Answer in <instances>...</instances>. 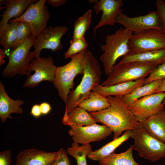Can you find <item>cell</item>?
I'll return each instance as SVG.
<instances>
[{"instance_id": "29", "label": "cell", "mask_w": 165, "mask_h": 165, "mask_svg": "<svg viewBox=\"0 0 165 165\" xmlns=\"http://www.w3.org/2000/svg\"><path fill=\"white\" fill-rule=\"evenodd\" d=\"M92 13V10L89 9L82 16L76 20L73 25L72 39L84 36V34L89 29L91 24Z\"/></svg>"}, {"instance_id": "3", "label": "cell", "mask_w": 165, "mask_h": 165, "mask_svg": "<svg viewBox=\"0 0 165 165\" xmlns=\"http://www.w3.org/2000/svg\"><path fill=\"white\" fill-rule=\"evenodd\" d=\"M133 34L132 32L121 28L114 33L107 36L105 44L101 47L104 53L100 58L106 75L110 73L119 58L129 53L128 42Z\"/></svg>"}, {"instance_id": "38", "label": "cell", "mask_w": 165, "mask_h": 165, "mask_svg": "<svg viewBox=\"0 0 165 165\" xmlns=\"http://www.w3.org/2000/svg\"><path fill=\"white\" fill-rule=\"evenodd\" d=\"M66 0H48L49 4L54 7H58L65 3Z\"/></svg>"}, {"instance_id": "19", "label": "cell", "mask_w": 165, "mask_h": 165, "mask_svg": "<svg viewBox=\"0 0 165 165\" xmlns=\"http://www.w3.org/2000/svg\"><path fill=\"white\" fill-rule=\"evenodd\" d=\"M141 128L165 144V114L163 112L140 122Z\"/></svg>"}, {"instance_id": "1", "label": "cell", "mask_w": 165, "mask_h": 165, "mask_svg": "<svg viewBox=\"0 0 165 165\" xmlns=\"http://www.w3.org/2000/svg\"><path fill=\"white\" fill-rule=\"evenodd\" d=\"M107 98L110 103L108 108L89 113L96 122L102 123L110 128L113 133V139L120 136L125 131L141 128L140 123L124 103L123 97L111 96Z\"/></svg>"}, {"instance_id": "9", "label": "cell", "mask_w": 165, "mask_h": 165, "mask_svg": "<svg viewBox=\"0 0 165 165\" xmlns=\"http://www.w3.org/2000/svg\"><path fill=\"white\" fill-rule=\"evenodd\" d=\"M46 0H39L31 3L20 17L11 20L9 23L23 21L29 24L32 35L36 38L46 28L51 14L45 5Z\"/></svg>"}, {"instance_id": "14", "label": "cell", "mask_w": 165, "mask_h": 165, "mask_svg": "<svg viewBox=\"0 0 165 165\" xmlns=\"http://www.w3.org/2000/svg\"><path fill=\"white\" fill-rule=\"evenodd\" d=\"M69 29L62 26L46 27L35 40L33 45L35 57H40L41 52L43 49H48L55 52L62 49L61 39Z\"/></svg>"}, {"instance_id": "10", "label": "cell", "mask_w": 165, "mask_h": 165, "mask_svg": "<svg viewBox=\"0 0 165 165\" xmlns=\"http://www.w3.org/2000/svg\"><path fill=\"white\" fill-rule=\"evenodd\" d=\"M165 92H159L145 96L134 101L128 106L130 112L139 122L163 111L162 104Z\"/></svg>"}, {"instance_id": "15", "label": "cell", "mask_w": 165, "mask_h": 165, "mask_svg": "<svg viewBox=\"0 0 165 165\" xmlns=\"http://www.w3.org/2000/svg\"><path fill=\"white\" fill-rule=\"evenodd\" d=\"M123 4L121 0H100L94 4L93 9L96 14L102 12L99 22L93 28L95 37L98 28L106 25H114L116 17L122 13L121 8Z\"/></svg>"}, {"instance_id": "27", "label": "cell", "mask_w": 165, "mask_h": 165, "mask_svg": "<svg viewBox=\"0 0 165 165\" xmlns=\"http://www.w3.org/2000/svg\"><path fill=\"white\" fill-rule=\"evenodd\" d=\"M19 22L9 23L0 31V44L4 49H11L16 39Z\"/></svg>"}, {"instance_id": "32", "label": "cell", "mask_w": 165, "mask_h": 165, "mask_svg": "<svg viewBox=\"0 0 165 165\" xmlns=\"http://www.w3.org/2000/svg\"><path fill=\"white\" fill-rule=\"evenodd\" d=\"M165 78V62L157 66L145 78L144 85Z\"/></svg>"}, {"instance_id": "34", "label": "cell", "mask_w": 165, "mask_h": 165, "mask_svg": "<svg viewBox=\"0 0 165 165\" xmlns=\"http://www.w3.org/2000/svg\"><path fill=\"white\" fill-rule=\"evenodd\" d=\"M156 6V11L162 24V30L165 32V2L162 0H157Z\"/></svg>"}, {"instance_id": "24", "label": "cell", "mask_w": 165, "mask_h": 165, "mask_svg": "<svg viewBox=\"0 0 165 165\" xmlns=\"http://www.w3.org/2000/svg\"><path fill=\"white\" fill-rule=\"evenodd\" d=\"M67 122L81 126H88L96 124V122L89 113L78 106L68 114H64L62 123Z\"/></svg>"}, {"instance_id": "25", "label": "cell", "mask_w": 165, "mask_h": 165, "mask_svg": "<svg viewBox=\"0 0 165 165\" xmlns=\"http://www.w3.org/2000/svg\"><path fill=\"white\" fill-rule=\"evenodd\" d=\"M133 145L125 151L118 154L113 153L101 161L100 165H140L134 160L133 155Z\"/></svg>"}, {"instance_id": "13", "label": "cell", "mask_w": 165, "mask_h": 165, "mask_svg": "<svg viewBox=\"0 0 165 165\" xmlns=\"http://www.w3.org/2000/svg\"><path fill=\"white\" fill-rule=\"evenodd\" d=\"M116 23L122 25L124 28L133 33L150 29H162L157 11H150L147 14L135 17H129L123 13L116 18Z\"/></svg>"}, {"instance_id": "35", "label": "cell", "mask_w": 165, "mask_h": 165, "mask_svg": "<svg viewBox=\"0 0 165 165\" xmlns=\"http://www.w3.org/2000/svg\"><path fill=\"white\" fill-rule=\"evenodd\" d=\"M11 153L10 150L0 152V165H10L11 163Z\"/></svg>"}, {"instance_id": "5", "label": "cell", "mask_w": 165, "mask_h": 165, "mask_svg": "<svg viewBox=\"0 0 165 165\" xmlns=\"http://www.w3.org/2000/svg\"><path fill=\"white\" fill-rule=\"evenodd\" d=\"M158 65L154 63L132 61L115 65L106 80L100 85L109 86L144 79Z\"/></svg>"}, {"instance_id": "42", "label": "cell", "mask_w": 165, "mask_h": 165, "mask_svg": "<svg viewBox=\"0 0 165 165\" xmlns=\"http://www.w3.org/2000/svg\"><path fill=\"white\" fill-rule=\"evenodd\" d=\"M162 104L164 105H165V98L163 99L162 102Z\"/></svg>"}, {"instance_id": "18", "label": "cell", "mask_w": 165, "mask_h": 165, "mask_svg": "<svg viewBox=\"0 0 165 165\" xmlns=\"http://www.w3.org/2000/svg\"><path fill=\"white\" fill-rule=\"evenodd\" d=\"M37 0H7L4 10H2L1 15L2 19L0 22V31L9 24L10 19L20 17L27 8L32 3L36 2Z\"/></svg>"}, {"instance_id": "17", "label": "cell", "mask_w": 165, "mask_h": 165, "mask_svg": "<svg viewBox=\"0 0 165 165\" xmlns=\"http://www.w3.org/2000/svg\"><path fill=\"white\" fill-rule=\"evenodd\" d=\"M145 80V79L125 82L109 86H102L98 84L95 86L92 91L97 92L105 97L111 96L123 97L144 85Z\"/></svg>"}, {"instance_id": "11", "label": "cell", "mask_w": 165, "mask_h": 165, "mask_svg": "<svg viewBox=\"0 0 165 165\" xmlns=\"http://www.w3.org/2000/svg\"><path fill=\"white\" fill-rule=\"evenodd\" d=\"M63 124L71 127L68 133L74 142L82 145L101 141L110 135L112 133L110 128L105 125H101L96 124L81 126L68 122Z\"/></svg>"}, {"instance_id": "2", "label": "cell", "mask_w": 165, "mask_h": 165, "mask_svg": "<svg viewBox=\"0 0 165 165\" xmlns=\"http://www.w3.org/2000/svg\"><path fill=\"white\" fill-rule=\"evenodd\" d=\"M84 73L82 80L75 89L68 96L64 114H68L83 100L87 97L93 88L99 84L101 72L98 62L87 50L84 63Z\"/></svg>"}, {"instance_id": "22", "label": "cell", "mask_w": 165, "mask_h": 165, "mask_svg": "<svg viewBox=\"0 0 165 165\" xmlns=\"http://www.w3.org/2000/svg\"><path fill=\"white\" fill-rule=\"evenodd\" d=\"M131 130L126 131L120 136L114 139L100 148L90 152L87 155L90 159L100 161L109 155L114 153L115 149L130 138Z\"/></svg>"}, {"instance_id": "21", "label": "cell", "mask_w": 165, "mask_h": 165, "mask_svg": "<svg viewBox=\"0 0 165 165\" xmlns=\"http://www.w3.org/2000/svg\"><path fill=\"white\" fill-rule=\"evenodd\" d=\"M132 61L154 63L158 65L165 62V48L137 54H128L123 57L118 63Z\"/></svg>"}, {"instance_id": "28", "label": "cell", "mask_w": 165, "mask_h": 165, "mask_svg": "<svg viewBox=\"0 0 165 165\" xmlns=\"http://www.w3.org/2000/svg\"><path fill=\"white\" fill-rule=\"evenodd\" d=\"M91 151V146L90 144L79 146L74 142L67 149L68 153L75 159L77 165H87L86 157Z\"/></svg>"}, {"instance_id": "30", "label": "cell", "mask_w": 165, "mask_h": 165, "mask_svg": "<svg viewBox=\"0 0 165 165\" xmlns=\"http://www.w3.org/2000/svg\"><path fill=\"white\" fill-rule=\"evenodd\" d=\"M31 28L29 23L19 21L17 28V36L16 40L11 48L12 51L16 49L32 35Z\"/></svg>"}, {"instance_id": "16", "label": "cell", "mask_w": 165, "mask_h": 165, "mask_svg": "<svg viewBox=\"0 0 165 165\" xmlns=\"http://www.w3.org/2000/svg\"><path fill=\"white\" fill-rule=\"evenodd\" d=\"M58 152H46L31 148L20 152L15 165H52L56 159Z\"/></svg>"}, {"instance_id": "39", "label": "cell", "mask_w": 165, "mask_h": 165, "mask_svg": "<svg viewBox=\"0 0 165 165\" xmlns=\"http://www.w3.org/2000/svg\"><path fill=\"white\" fill-rule=\"evenodd\" d=\"M6 52L4 49H0V65L4 64L5 61L4 58L5 57Z\"/></svg>"}, {"instance_id": "36", "label": "cell", "mask_w": 165, "mask_h": 165, "mask_svg": "<svg viewBox=\"0 0 165 165\" xmlns=\"http://www.w3.org/2000/svg\"><path fill=\"white\" fill-rule=\"evenodd\" d=\"M30 114L36 118L40 116L42 114L40 105L38 104L34 105L31 108Z\"/></svg>"}, {"instance_id": "20", "label": "cell", "mask_w": 165, "mask_h": 165, "mask_svg": "<svg viewBox=\"0 0 165 165\" xmlns=\"http://www.w3.org/2000/svg\"><path fill=\"white\" fill-rule=\"evenodd\" d=\"M24 104L22 100H13L7 94L2 82H0V118L2 123H5L12 113L22 114L23 110L20 106Z\"/></svg>"}, {"instance_id": "40", "label": "cell", "mask_w": 165, "mask_h": 165, "mask_svg": "<svg viewBox=\"0 0 165 165\" xmlns=\"http://www.w3.org/2000/svg\"><path fill=\"white\" fill-rule=\"evenodd\" d=\"M159 92H165V78L163 79L160 86L157 90L156 93Z\"/></svg>"}, {"instance_id": "43", "label": "cell", "mask_w": 165, "mask_h": 165, "mask_svg": "<svg viewBox=\"0 0 165 165\" xmlns=\"http://www.w3.org/2000/svg\"><path fill=\"white\" fill-rule=\"evenodd\" d=\"M164 113L165 114V109H164L163 110V111Z\"/></svg>"}, {"instance_id": "41", "label": "cell", "mask_w": 165, "mask_h": 165, "mask_svg": "<svg viewBox=\"0 0 165 165\" xmlns=\"http://www.w3.org/2000/svg\"><path fill=\"white\" fill-rule=\"evenodd\" d=\"M99 0H90L88 1V2L89 3H95L97 2Z\"/></svg>"}, {"instance_id": "6", "label": "cell", "mask_w": 165, "mask_h": 165, "mask_svg": "<svg viewBox=\"0 0 165 165\" xmlns=\"http://www.w3.org/2000/svg\"><path fill=\"white\" fill-rule=\"evenodd\" d=\"M36 38L31 35L20 46L9 53L8 63L4 69L2 74L6 78H10L17 74L31 75V63L35 57L33 52L30 51Z\"/></svg>"}, {"instance_id": "8", "label": "cell", "mask_w": 165, "mask_h": 165, "mask_svg": "<svg viewBox=\"0 0 165 165\" xmlns=\"http://www.w3.org/2000/svg\"><path fill=\"white\" fill-rule=\"evenodd\" d=\"M128 54H137L165 48V32L150 29L133 33L128 42Z\"/></svg>"}, {"instance_id": "7", "label": "cell", "mask_w": 165, "mask_h": 165, "mask_svg": "<svg viewBox=\"0 0 165 165\" xmlns=\"http://www.w3.org/2000/svg\"><path fill=\"white\" fill-rule=\"evenodd\" d=\"M130 138L134 140L133 148L139 156L152 162L165 157V144L142 128L132 130Z\"/></svg>"}, {"instance_id": "23", "label": "cell", "mask_w": 165, "mask_h": 165, "mask_svg": "<svg viewBox=\"0 0 165 165\" xmlns=\"http://www.w3.org/2000/svg\"><path fill=\"white\" fill-rule=\"evenodd\" d=\"M110 106V103L107 97L97 92L91 91L87 97L82 101L77 106L90 112L100 111Z\"/></svg>"}, {"instance_id": "26", "label": "cell", "mask_w": 165, "mask_h": 165, "mask_svg": "<svg viewBox=\"0 0 165 165\" xmlns=\"http://www.w3.org/2000/svg\"><path fill=\"white\" fill-rule=\"evenodd\" d=\"M163 80H156L136 88L130 94L123 97L124 103L129 106L137 100L156 93Z\"/></svg>"}, {"instance_id": "4", "label": "cell", "mask_w": 165, "mask_h": 165, "mask_svg": "<svg viewBox=\"0 0 165 165\" xmlns=\"http://www.w3.org/2000/svg\"><path fill=\"white\" fill-rule=\"evenodd\" d=\"M87 50L71 57L66 64L57 67L53 82L61 99L66 103L68 96L73 90L74 80L79 75H83L84 63Z\"/></svg>"}, {"instance_id": "12", "label": "cell", "mask_w": 165, "mask_h": 165, "mask_svg": "<svg viewBox=\"0 0 165 165\" xmlns=\"http://www.w3.org/2000/svg\"><path fill=\"white\" fill-rule=\"evenodd\" d=\"M57 68L51 57H40L33 59L31 63L30 71H34L35 73L27 77L23 87H33L44 81L53 83Z\"/></svg>"}, {"instance_id": "33", "label": "cell", "mask_w": 165, "mask_h": 165, "mask_svg": "<svg viewBox=\"0 0 165 165\" xmlns=\"http://www.w3.org/2000/svg\"><path fill=\"white\" fill-rule=\"evenodd\" d=\"M58 156L52 165H71L67 152L63 148L59 149Z\"/></svg>"}, {"instance_id": "37", "label": "cell", "mask_w": 165, "mask_h": 165, "mask_svg": "<svg viewBox=\"0 0 165 165\" xmlns=\"http://www.w3.org/2000/svg\"><path fill=\"white\" fill-rule=\"evenodd\" d=\"M42 114L46 115L48 114L51 110L50 105L47 102H43L39 105Z\"/></svg>"}, {"instance_id": "31", "label": "cell", "mask_w": 165, "mask_h": 165, "mask_svg": "<svg viewBox=\"0 0 165 165\" xmlns=\"http://www.w3.org/2000/svg\"><path fill=\"white\" fill-rule=\"evenodd\" d=\"M70 46L64 53L65 59L71 58L80 52L86 50L88 44L84 36L77 39H72L70 42Z\"/></svg>"}]
</instances>
